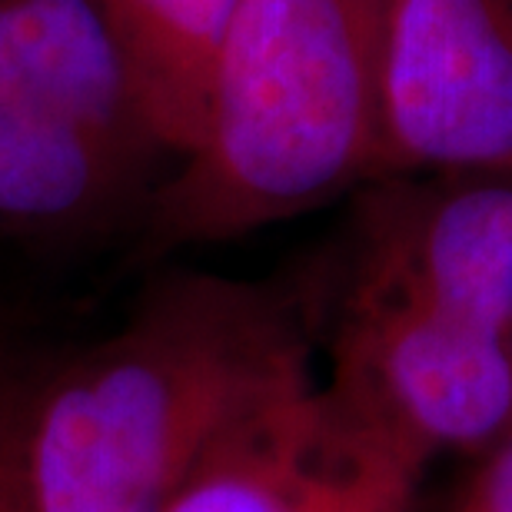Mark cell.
I'll return each mask as SVG.
<instances>
[{
    "label": "cell",
    "instance_id": "6da1fadb",
    "mask_svg": "<svg viewBox=\"0 0 512 512\" xmlns=\"http://www.w3.org/2000/svg\"><path fill=\"white\" fill-rule=\"evenodd\" d=\"M320 373L296 290L177 273L130 320L24 373L20 469L30 512H160L223 429Z\"/></svg>",
    "mask_w": 512,
    "mask_h": 512
},
{
    "label": "cell",
    "instance_id": "7a4b0ae2",
    "mask_svg": "<svg viewBox=\"0 0 512 512\" xmlns=\"http://www.w3.org/2000/svg\"><path fill=\"white\" fill-rule=\"evenodd\" d=\"M380 0H240L200 137L157 187L147 250L303 217L380 180Z\"/></svg>",
    "mask_w": 512,
    "mask_h": 512
},
{
    "label": "cell",
    "instance_id": "3957f363",
    "mask_svg": "<svg viewBox=\"0 0 512 512\" xmlns=\"http://www.w3.org/2000/svg\"><path fill=\"white\" fill-rule=\"evenodd\" d=\"M426 469L313 373L223 429L160 512H413Z\"/></svg>",
    "mask_w": 512,
    "mask_h": 512
},
{
    "label": "cell",
    "instance_id": "277c9868",
    "mask_svg": "<svg viewBox=\"0 0 512 512\" xmlns=\"http://www.w3.org/2000/svg\"><path fill=\"white\" fill-rule=\"evenodd\" d=\"M386 177H512V0H380Z\"/></svg>",
    "mask_w": 512,
    "mask_h": 512
},
{
    "label": "cell",
    "instance_id": "5b68a950",
    "mask_svg": "<svg viewBox=\"0 0 512 512\" xmlns=\"http://www.w3.org/2000/svg\"><path fill=\"white\" fill-rule=\"evenodd\" d=\"M336 283L409 296L512 340V177L436 173L363 187Z\"/></svg>",
    "mask_w": 512,
    "mask_h": 512
},
{
    "label": "cell",
    "instance_id": "8992f818",
    "mask_svg": "<svg viewBox=\"0 0 512 512\" xmlns=\"http://www.w3.org/2000/svg\"><path fill=\"white\" fill-rule=\"evenodd\" d=\"M0 94L163 153L94 0H0Z\"/></svg>",
    "mask_w": 512,
    "mask_h": 512
},
{
    "label": "cell",
    "instance_id": "52a82bcc",
    "mask_svg": "<svg viewBox=\"0 0 512 512\" xmlns=\"http://www.w3.org/2000/svg\"><path fill=\"white\" fill-rule=\"evenodd\" d=\"M157 153L0 94V220L74 230L104 220L140 187Z\"/></svg>",
    "mask_w": 512,
    "mask_h": 512
},
{
    "label": "cell",
    "instance_id": "ba28073f",
    "mask_svg": "<svg viewBox=\"0 0 512 512\" xmlns=\"http://www.w3.org/2000/svg\"><path fill=\"white\" fill-rule=\"evenodd\" d=\"M240 0H94L137 87L163 153L183 157L200 137L210 77Z\"/></svg>",
    "mask_w": 512,
    "mask_h": 512
},
{
    "label": "cell",
    "instance_id": "9c48e42d",
    "mask_svg": "<svg viewBox=\"0 0 512 512\" xmlns=\"http://www.w3.org/2000/svg\"><path fill=\"white\" fill-rule=\"evenodd\" d=\"M20 409L24 373L0 366V512H30L20 469Z\"/></svg>",
    "mask_w": 512,
    "mask_h": 512
},
{
    "label": "cell",
    "instance_id": "30bf717a",
    "mask_svg": "<svg viewBox=\"0 0 512 512\" xmlns=\"http://www.w3.org/2000/svg\"><path fill=\"white\" fill-rule=\"evenodd\" d=\"M449 512H512V433L476 459V469Z\"/></svg>",
    "mask_w": 512,
    "mask_h": 512
}]
</instances>
